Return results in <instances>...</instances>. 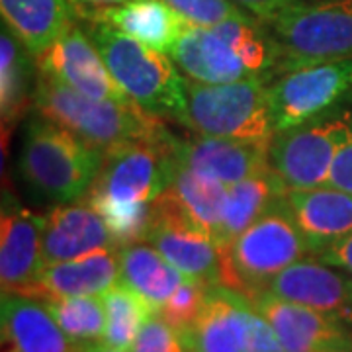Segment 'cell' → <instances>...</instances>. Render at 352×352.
<instances>
[{
    "label": "cell",
    "mask_w": 352,
    "mask_h": 352,
    "mask_svg": "<svg viewBox=\"0 0 352 352\" xmlns=\"http://www.w3.org/2000/svg\"><path fill=\"white\" fill-rule=\"evenodd\" d=\"M268 145L243 139L208 138L175 141V163L196 175L233 186L268 166Z\"/></svg>",
    "instance_id": "15"
},
{
    "label": "cell",
    "mask_w": 352,
    "mask_h": 352,
    "mask_svg": "<svg viewBox=\"0 0 352 352\" xmlns=\"http://www.w3.org/2000/svg\"><path fill=\"white\" fill-rule=\"evenodd\" d=\"M0 12L8 30L36 59L73 28L67 0H0Z\"/></svg>",
    "instance_id": "23"
},
{
    "label": "cell",
    "mask_w": 352,
    "mask_h": 352,
    "mask_svg": "<svg viewBox=\"0 0 352 352\" xmlns=\"http://www.w3.org/2000/svg\"><path fill=\"white\" fill-rule=\"evenodd\" d=\"M34 106L43 118L104 155L127 143L166 133L159 118L141 110L133 102L96 100L43 75L38 76L34 87Z\"/></svg>",
    "instance_id": "1"
},
{
    "label": "cell",
    "mask_w": 352,
    "mask_h": 352,
    "mask_svg": "<svg viewBox=\"0 0 352 352\" xmlns=\"http://www.w3.org/2000/svg\"><path fill=\"white\" fill-rule=\"evenodd\" d=\"M327 186L352 192V138L342 145V149L337 155L329 175Z\"/></svg>",
    "instance_id": "37"
},
{
    "label": "cell",
    "mask_w": 352,
    "mask_h": 352,
    "mask_svg": "<svg viewBox=\"0 0 352 352\" xmlns=\"http://www.w3.org/2000/svg\"><path fill=\"white\" fill-rule=\"evenodd\" d=\"M120 264L122 282L135 289L139 296H143L157 311H161L166 300L186 280V276L153 245H145V241L122 247Z\"/></svg>",
    "instance_id": "25"
},
{
    "label": "cell",
    "mask_w": 352,
    "mask_h": 352,
    "mask_svg": "<svg viewBox=\"0 0 352 352\" xmlns=\"http://www.w3.org/2000/svg\"><path fill=\"white\" fill-rule=\"evenodd\" d=\"M214 30L231 45V50L237 53V57L249 69L252 76L263 73V69L268 63V50L249 18L226 20L221 24L214 25Z\"/></svg>",
    "instance_id": "32"
},
{
    "label": "cell",
    "mask_w": 352,
    "mask_h": 352,
    "mask_svg": "<svg viewBox=\"0 0 352 352\" xmlns=\"http://www.w3.org/2000/svg\"><path fill=\"white\" fill-rule=\"evenodd\" d=\"M245 352H286L278 339L276 331L252 307V303L251 314H249V331H247Z\"/></svg>",
    "instance_id": "35"
},
{
    "label": "cell",
    "mask_w": 352,
    "mask_h": 352,
    "mask_svg": "<svg viewBox=\"0 0 352 352\" xmlns=\"http://www.w3.org/2000/svg\"><path fill=\"white\" fill-rule=\"evenodd\" d=\"M38 69L39 75L53 78L90 98L131 104L129 96L108 71L94 43L76 25L67 30L50 50L39 55Z\"/></svg>",
    "instance_id": "12"
},
{
    "label": "cell",
    "mask_w": 352,
    "mask_h": 352,
    "mask_svg": "<svg viewBox=\"0 0 352 352\" xmlns=\"http://www.w3.org/2000/svg\"><path fill=\"white\" fill-rule=\"evenodd\" d=\"M175 166V139L168 133L127 143L104 155L87 200L153 201L168 190Z\"/></svg>",
    "instance_id": "7"
},
{
    "label": "cell",
    "mask_w": 352,
    "mask_h": 352,
    "mask_svg": "<svg viewBox=\"0 0 352 352\" xmlns=\"http://www.w3.org/2000/svg\"><path fill=\"white\" fill-rule=\"evenodd\" d=\"M153 226L147 241L168 263L192 280L221 286V251L184 212L170 190L151 201Z\"/></svg>",
    "instance_id": "9"
},
{
    "label": "cell",
    "mask_w": 352,
    "mask_h": 352,
    "mask_svg": "<svg viewBox=\"0 0 352 352\" xmlns=\"http://www.w3.org/2000/svg\"><path fill=\"white\" fill-rule=\"evenodd\" d=\"M270 24L286 73L352 57V0H298Z\"/></svg>",
    "instance_id": "6"
},
{
    "label": "cell",
    "mask_w": 352,
    "mask_h": 352,
    "mask_svg": "<svg viewBox=\"0 0 352 352\" xmlns=\"http://www.w3.org/2000/svg\"><path fill=\"white\" fill-rule=\"evenodd\" d=\"M85 16L90 22L112 25L161 53H170L190 24L164 0H127L120 6L94 8Z\"/></svg>",
    "instance_id": "21"
},
{
    "label": "cell",
    "mask_w": 352,
    "mask_h": 352,
    "mask_svg": "<svg viewBox=\"0 0 352 352\" xmlns=\"http://www.w3.org/2000/svg\"><path fill=\"white\" fill-rule=\"evenodd\" d=\"M102 298L106 303V314H108V327H106L104 342L120 351H131L141 327L159 311L143 296H139L135 289L126 286L124 282L116 284Z\"/></svg>",
    "instance_id": "28"
},
{
    "label": "cell",
    "mask_w": 352,
    "mask_h": 352,
    "mask_svg": "<svg viewBox=\"0 0 352 352\" xmlns=\"http://www.w3.org/2000/svg\"><path fill=\"white\" fill-rule=\"evenodd\" d=\"M131 352H190L180 331L170 327L163 317L153 315L141 327Z\"/></svg>",
    "instance_id": "34"
},
{
    "label": "cell",
    "mask_w": 352,
    "mask_h": 352,
    "mask_svg": "<svg viewBox=\"0 0 352 352\" xmlns=\"http://www.w3.org/2000/svg\"><path fill=\"white\" fill-rule=\"evenodd\" d=\"M210 288L212 286L204 284L200 280L186 278L176 288L175 294L166 300L159 314L170 327H175L176 331H180L184 335L194 327V323L198 321V317L204 311Z\"/></svg>",
    "instance_id": "31"
},
{
    "label": "cell",
    "mask_w": 352,
    "mask_h": 352,
    "mask_svg": "<svg viewBox=\"0 0 352 352\" xmlns=\"http://www.w3.org/2000/svg\"><path fill=\"white\" fill-rule=\"evenodd\" d=\"M47 305L57 325L75 344L104 342L108 314L100 296H65L41 300Z\"/></svg>",
    "instance_id": "29"
},
{
    "label": "cell",
    "mask_w": 352,
    "mask_h": 352,
    "mask_svg": "<svg viewBox=\"0 0 352 352\" xmlns=\"http://www.w3.org/2000/svg\"><path fill=\"white\" fill-rule=\"evenodd\" d=\"M170 57L186 78L204 85H229L252 78L237 53L214 28L188 24L170 50Z\"/></svg>",
    "instance_id": "20"
},
{
    "label": "cell",
    "mask_w": 352,
    "mask_h": 352,
    "mask_svg": "<svg viewBox=\"0 0 352 352\" xmlns=\"http://www.w3.org/2000/svg\"><path fill=\"white\" fill-rule=\"evenodd\" d=\"M284 200L314 252L352 233V192L333 186L288 190Z\"/></svg>",
    "instance_id": "22"
},
{
    "label": "cell",
    "mask_w": 352,
    "mask_h": 352,
    "mask_svg": "<svg viewBox=\"0 0 352 352\" xmlns=\"http://www.w3.org/2000/svg\"><path fill=\"white\" fill-rule=\"evenodd\" d=\"M237 6H243L247 12L254 14L256 18H263L266 22H270L272 18H276L282 10H286L289 4L298 2V0H233Z\"/></svg>",
    "instance_id": "38"
},
{
    "label": "cell",
    "mask_w": 352,
    "mask_h": 352,
    "mask_svg": "<svg viewBox=\"0 0 352 352\" xmlns=\"http://www.w3.org/2000/svg\"><path fill=\"white\" fill-rule=\"evenodd\" d=\"M182 122L208 138L270 143L276 133L270 110V87L258 76L229 85H204L186 78Z\"/></svg>",
    "instance_id": "5"
},
{
    "label": "cell",
    "mask_w": 352,
    "mask_h": 352,
    "mask_svg": "<svg viewBox=\"0 0 352 352\" xmlns=\"http://www.w3.org/2000/svg\"><path fill=\"white\" fill-rule=\"evenodd\" d=\"M251 302L226 286H212L204 311L184 339L190 352H245Z\"/></svg>",
    "instance_id": "19"
},
{
    "label": "cell",
    "mask_w": 352,
    "mask_h": 352,
    "mask_svg": "<svg viewBox=\"0 0 352 352\" xmlns=\"http://www.w3.org/2000/svg\"><path fill=\"white\" fill-rule=\"evenodd\" d=\"M104 249H118L100 214L88 201L59 206L45 217L43 263L75 261Z\"/></svg>",
    "instance_id": "16"
},
{
    "label": "cell",
    "mask_w": 352,
    "mask_h": 352,
    "mask_svg": "<svg viewBox=\"0 0 352 352\" xmlns=\"http://www.w3.org/2000/svg\"><path fill=\"white\" fill-rule=\"evenodd\" d=\"M78 352H127V351H120V349L108 346L106 342H92V344H80V346H78Z\"/></svg>",
    "instance_id": "39"
},
{
    "label": "cell",
    "mask_w": 352,
    "mask_h": 352,
    "mask_svg": "<svg viewBox=\"0 0 352 352\" xmlns=\"http://www.w3.org/2000/svg\"><path fill=\"white\" fill-rule=\"evenodd\" d=\"M263 292L352 323V276L321 261H298L272 278Z\"/></svg>",
    "instance_id": "13"
},
{
    "label": "cell",
    "mask_w": 352,
    "mask_h": 352,
    "mask_svg": "<svg viewBox=\"0 0 352 352\" xmlns=\"http://www.w3.org/2000/svg\"><path fill=\"white\" fill-rule=\"evenodd\" d=\"M286 192L288 188L284 182L270 168L229 186L221 237L217 241L219 251H226L247 227H251L261 215L276 206Z\"/></svg>",
    "instance_id": "24"
},
{
    "label": "cell",
    "mask_w": 352,
    "mask_h": 352,
    "mask_svg": "<svg viewBox=\"0 0 352 352\" xmlns=\"http://www.w3.org/2000/svg\"><path fill=\"white\" fill-rule=\"evenodd\" d=\"M352 88V57L288 71L270 85V110L276 131L302 126L327 110Z\"/></svg>",
    "instance_id": "10"
},
{
    "label": "cell",
    "mask_w": 352,
    "mask_h": 352,
    "mask_svg": "<svg viewBox=\"0 0 352 352\" xmlns=\"http://www.w3.org/2000/svg\"><path fill=\"white\" fill-rule=\"evenodd\" d=\"M249 302L276 331L286 352H352V323L261 292Z\"/></svg>",
    "instance_id": "11"
},
{
    "label": "cell",
    "mask_w": 352,
    "mask_h": 352,
    "mask_svg": "<svg viewBox=\"0 0 352 352\" xmlns=\"http://www.w3.org/2000/svg\"><path fill=\"white\" fill-rule=\"evenodd\" d=\"M190 24L214 28L226 20L247 18L233 0H164Z\"/></svg>",
    "instance_id": "33"
},
{
    "label": "cell",
    "mask_w": 352,
    "mask_h": 352,
    "mask_svg": "<svg viewBox=\"0 0 352 352\" xmlns=\"http://www.w3.org/2000/svg\"><path fill=\"white\" fill-rule=\"evenodd\" d=\"M122 282L120 249H104L75 261L45 264L28 294L36 300L65 296H104Z\"/></svg>",
    "instance_id": "18"
},
{
    "label": "cell",
    "mask_w": 352,
    "mask_h": 352,
    "mask_svg": "<svg viewBox=\"0 0 352 352\" xmlns=\"http://www.w3.org/2000/svg\"><path fill=\"white\" fill-rule=\"evenodd\" d=\"M168 190L180 201L190 219L217 245L221 237L229 186L176 164Z\"/></svg>",
    "instance_id": "26"
},
{
    "label": "cell",
    "mask_w": 352,
    "mask_h": 352,
    "mask_svg": "<svg viewBox=\"0 0 352 352\" xmlns=\"http://www.w3.org/2000/svg\"><path fill=\"white\" fill-rule=\"evenodd\" d=\"M87 36L129 100L155 118L175 116L182 122L186 78L166 55L102 22H90Z\"/></svg>",
    "instance_id": "2"
},
{
    "label": "cell",
    "mask_w": 352,
    "mask_h": 352,
    "mask_svg": "<svg viewBox=\"0 0 352 352\" xmlns=\"http://www.w3.org/2000/svg\"><path fill=\"white\" fill-rule=\"evenodd\" d=\"M4 352H78L47 305L22 294H2Z\"/></svg>",
    "instance_id": "17"
},
{
    "label": "cell",
    "mask_w": 352,
    "mask_h": 352,
    "mask_svg": "<svg viewBox=\"0 0 352 352\" xmlns=\"http://www.w3.org/2000/svg\"><path fill=\"white\" fill-rule=\"evenodd\" d=\"M45 217L8 206L0 221V284L2 294L28 296L43 270Z\"/></svg>",
    "instance_id": "14"
},
{
    "label": "cell",
    "mask_w": 352,
    "mask_h": 352,
    "mask_svg": "<svg viewBox=\"0 0 352 352\" xmlns=\"http://www.w3.org/2000/svg\"><path fill=\"white\" fill-rule=\"evenodd\" d=\"M104 153L87 145L47 118L28 122L20 170L25 182L41 196L59 204L80 200L100 170Z\"/></svg>",
    "instance_id": "4"
},
{
    "label": "cell",
    "mask_w": 352,
    "mask_h": 352,
    "mask_svg": "<svg viewBox=\"0 0 352 352\" xmlns=\"http://www.w3.org/2000/svg\"><path fill=\"white\" fill-rule=\"evenodd\" d=\"M315 254L321 263L331 264L335 268L344 270L346 274H352V233L333 241L331 245L319 249Z\"/></svg>",
    "instance_id": "36"
},
{
    "label": "cell",
    "mask_w": 352,
    "mask_h": 352,
    "mask_svg": "<svg viewBox=\"0 0 352 352\" xmlns=\"http://www.w3.org/2000/svg\"><path fill=\"white\" fill-rule=\"evenodd\" d=\"M20 39L2 24L0 34V116L2 131H12L34 102V90H30V55Z\"/></svg>",
    "instance_id": "27"
},
{
    "label": "cell",
    "mask_w": 352,
    "mask_h": 352,
    "mask_svg": "<svg viewBox=\"0 0 352 352\" xmlns=\"http://www.w3.org/2000/svg\"><path fill=\"white\" fill-rule=\"evenodd\" d=\"M307 252H314L311 243L282 198L221 251V286L251 300Z\"/></svg>",
    "instance_id": "3"
},
{
    "label": "cell",
    "mask_w": 352,
    "mask_h": 352,
    "mask_svg": "<svg viewBox=\"0 0 352 352\" xmlns=\"http://www.w3.org/2000/svg\"><path fill=\"white\" fill-rule=\"evenodd\" d=\"M104 219L112 235L113 245L118 249L143 243L153 226L151 201H138V204H122V201L108 200H87Z\"/></svg>",
    "instance_id": "30"
},
{
    "label": "cell",
    "mask_w": 352,
    "mask_h": 352,
    "mask_svg": "<svg viewBox=\"0 0 352 352\" xmlns=\"http://www.w3.org/2000/svg\"><path fill=\"white\" fill-rule=\"evenodd\" d=\"M76 6H92V8H100V6H113V4H122V2H127V0H75Z\"/></svg>",
    "instance_id": "40"
},
{
    "label": "cell",
    "mask_w": 352,
    "mask_h": 352,
    "mask_svg": "<svg viewBox=\"0 0 352 352\" xmlns=\"http://www.w3.org/2000/svg\"><path fill=\"white\" fill-rule=\"evenodd\" d=\"M351 138V120H309L272 135L268 166L288 190L321 188L329 182L333 163Z\"/></svg>",
    "instance_id": "8"
}]
</instances>
